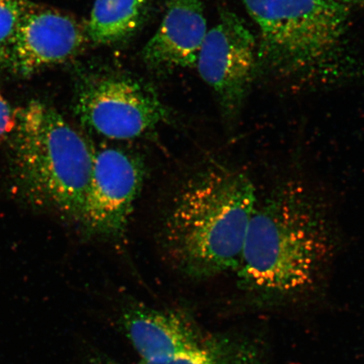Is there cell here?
I'll use <instances>...</instances> for the list:
<instances>
[{
  "mask_svg": "<svg viewBox=\"0 0 364 364\" xmlns=\"http://www.w3.org/2000/svg\"><path fill=\"white\" fill-rule=\"evenodd\" d=\"M144 364H222L220 357L210 346L205 343L198 348L173 355L163 360Z\"/></svg>",
  "mask_w": 364,
  "mask_h": 364,
  "instance_id": "13",
  "label": "cell"
},
{
  "mask_svg": "<svg viewBox=\"0 0 364 364\" xmlns=\"http://www.w3.org/2000/svg\"><path fill=\"white\" fill-rule=\"evenodd\" d=\"M85 27L57 9L31 3L0 68L28 78L78 56L87 43Z\"/></svg>",
  "mask_w": 364,
  "mask_h": 364,
  "instance_id": "8",
  "label": "cell"
},
{
  "mask_svg": "<svg viewBox=\"0 0 364 364\" xmlns=\"http://www.w3.org/2000/svg\"><path fill=\"white\" fill-rule=\"evenodd\" d=\"M31 0H0V61L15 39Z\"/></svg>",
  "mask_w": 364,
  "mask_h": 364,
  "instance_id": "12",
  "label": "cell"
},
{
  "mask_svg": "<svg viewBox=\"0 0 364 364\" xmlns=\"http://www.w3.org/2000/svg\"><path fill=\"white\" fill-rule=\"evenodd\" d=\"M146 169L129 150L94 149L92 173L80 223L86 235L116 240L124 235Z\"/></svg>",
  "mask_w": 364,
  "mask_h": 364,
  "instance_id": "6",
  "label": "cell"
},
{
  "mask_svg": "<svg viewBox=\"0 0 364 364\" xmlns=\"http://www.w3.org/2000/svg\"><path fill=\"white\" fill-rule=\"evenodd\" d=\"M149 0H95L85 27L88 40L97 45L121 43L142 23Z\"/></svg>",
  "mask_w": 364,
  "mask_h": 364,
  "instance_id": "11",
  "label": "cell"
},
{
  "mask_svg": "<svg viewBox=\"0 0 364 364\" xmlns=\"http://www.w3.org/2000/svg\"><path fill=\"white\" fill-rule=\"evenodd\" d=\"M15 111L0 93V138L10 134L15 127Z\"/></svg>",
  "mask_w": 364,
  "mask_h": 364,
  "instance_id": "14",
  "label": "cell"
},
{
  "mask_svg": "<svg viewBox=\"0 0 364 364\" xmlns=\"http://www.w3.org/2000/svg\"><path fill=\"white\" fill-rule=\"evenodd\" d=\"M144 364V363H143Z\"/></svg>",
  "mask_w": 364,
  "mask_h": 364,
  "instance_id": "16",
  "label": "cell"
},
{
  "mask_svg": "<svg viewBox=\"0 0 364 364\" xmlns=\"http://www.w3.org/2000/svg\"><path fill=\"white\" fill-rule=\"evenodd\" d=\"M257 62V44L247 25L235 14L222 12L216 26L208 31L196 67L230 122L242 110Z\"/></svg>",
  "mask_w": 364,
  "mask_h": 364,
  "instance_id": "7",
  "label": "cell"
},
{
  "mask_svg": "<svg viewBox=\"0 0 364 364\" xmlns=\"http://www.w3.org/2000/svg\"><path fill=\"white\" fill-rule=\"evenodd\" d=\"M122 323L144 363L161 361L205 344L197 327L179 313L134 309L126 314Z\"/></svg>",
  "mask_w": 364,
  "mask_h": 364,
  "instance_id": "10",
  "label": "cell"
},
{
  "mask_svg": "<svg viewBox=\"0 0 364 364\" xmlns=\"http://www.w3.org/2000/svg\"><path fill=\"white\" fill-rule=\"evenodd\" d=\"M258 26V61L282 78L324 83L347 71L349 9L326 0H242Z\"/></svg>",
  "mask_w": 364,
  "mask_h": 364,
  "instance_id": "4",
  "label": "cell"
},
{
  "mask_svg": "<svg viewBox=\"0 0 364 364\" xmlns=\"http://www.w3.org/2000/svg\"><path fill=\"white\" fill-rule=\"evenodd\" d=\"M15 113V127L9 134L14 183L26 202L80 224L94 147L45 103L33 101Z\"/></svg>",
  "mask_w": 364,
  "mask_h": 364,
  "instance_id": "3",
  "label": "cell"
},
{
  "mask_svg": "<svg viewBox=\"0 0 364 364\" xmlns=\"http://www.w3.org/2000/svg\"><path fill=\"white\" fill-rule=\"evenodd\" d=\"M207 33L200 0H171L161 26L144 48V61L158 71L193 68Z\"/></svg>",
  "mask_w": 364,
  "mask_h": 364,
  "instance_id": "9",
  "label": "cell"
},
{
  "mask_svg": "<svg viewBox=\"0 0 364 364\" xmlns=\"http://www.w3.org/2000/svg\"><path fill=\"white\" fill-rule=\"evenodd\" d=\"M326 1L339 4V6L348 9L354 6H364V0H326Z\"/></svg>",
  "mask_w": 364,
  "mask_h": 364,
  "instance_id": "15",
  "label": "cell"
},
{
  "mask_svg": "<svg viewBox=\"0 0 364 364\" xmlns=\"http://www.w3.org/2000/svg\"><path fill=\"white\" fill-rule=\"evenodd\" d=\"M324 203L304 182L287 181L257 203L240 265L244 283L288 293L313 283L335 245Z\"/></svg>",
  "mask_w": 364,
  "mask_h": 364,
  "instance_id": "1",
  "label": "cell"
},
{
  "mask_svg": "<svg viewBox=\"0 0 364 364\" xmlns=\"http://www.w3.org/2000/svg\"><path fill=\"white\" fill-rule=\"evenodd\" d=\"M257 203L256 188L245 173L208 167L176 195L164 221V245L190 276L237 270Z\"/></svg>",
  "mask_w": 364,
  "mask_h": 364,
  "instance_id": "2",
  "label": "cell"
},
{
  "mask_svg": "<svg viewBox=\"0 0 364 364\" xmlns=\"http://www.w3.org/2000/svg\"><path fill=\"white\" fill-rule=\"evenodd\" d=\"M74 111L85 129L122 141L142 138L172 117L151 86L114 73L82 77L76 84Z\"/></svg>",
  "mask_w": 364,
  "mask_h": 364,
  "instance_id": "5",
  "label": "cell"
}]
</instances>
